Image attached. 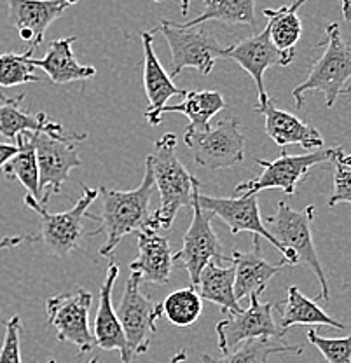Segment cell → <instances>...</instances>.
<instances>
[{
	"label": "cell",
	"mask_w": 351,
	"mask_h": 363,
	"mask_svg": "<svg viewBox=\"0 0 351 363\" xmlns=\"http://www.w3.org/2000/svg\"><path fill=\"white\" fill-rule=\"evenodd\" d=\"M33 145H35L37 166H39V185L43 192L40 204L46 206L49 198L62 191L63 184L69 180L72 169L82 164L75 143L82 142L86 133L82 135H49L32 133Z\"/></svg>",
	"instance_id": "cell-8"
},
{
	"label": "cell",
	"mask_w": 351,
	"mask_h": 363,
	"mask_svg": "<svg viewBox=\"0 0 351 363\" xmlns=\"http://www.w3.org/2000/svg\"><path fill=\"white\" fill-rule=\"evenodd\" d=\"M152 2H157V4H161V2H163V0H152Z\"/></svg>",
	"instance_id": "cell-42"
},
{
	"label": "cell",
	"mask_w": 351,
	"mask_h": 363,
	"mask_svg": "<svg viewBox=\"0 0 351 363\" xmlns=\"http://www.w3.org/2000/svg\"><path fill=\"white\" fill-rule=\"evenodd\" d=\"M334 164V192L328 199V206L350 203L351 204V154L345 152L342 147H338L335 156L332 159Z\"/></svg>",
	"instance_id": "cell-33"
},
{
	"label": "cell",
	"mask_w": 351,
	"mask_h": 363,
	"mask_svg": "<svg viewBox=\"0 0 351 363\" xmlns=\"http://www.w3.org/2000/svg\"><path fill=\"white\" fill-rule=\"evenodd\" d=\"M33 56V48L25 52H6L0 55V86L13 88V86L26 84V82H40L43 79L33 74V68L28 63Z\"/></svg>",
	"instance_id": "cell-32"
},
{
	"label": "cell",
	"mask_w": 351,
	"mask_h": 363,
	"mask_svg": "<svg viewBox=\"0 0 351 363\" xmlns=\"http://www.w3.org/2000/svg\"><path fill=\"white\" fill-rule=\"evenodd\" d=\"M119 276V267L114 260H111L107 274H105L104 283H101L100 295H98V311L94 316V342L104 351H119L121 363H131L133 360V351L128 344L126 335H124L123 325L116 315V309L112 306V289Z\"/></svg>",
	"instance_id": "cell-18"
},
{
	"label": "cell",
	"mask_w": 351,
	"mask_h": 363,
	"mask_svg": "<svg viewBox=\"0 0 351 363\" xmlns=\"http://www.w3.org/2000/svg\"><path fill=\"white\" fill-rule=\"evenodd\" d=\"M308 0H296L290 6L278 7V9H264V16L267 18V28H269L271 43L278 51L294 60L296 56V45L303 35V23H301L297 11L304 6Z\"/></svg>",
	"instance_id": "cell-26"
},
{
	"label": "cell",
	"mask_w": 351,
	"mask_h": 363,
	"mask_svg": "<svg viewBox=\"0 0 351 363\" xmlns=\"http://www.w3.org/2000/svg\"><path fill=\"white\" fill-rule=\"evenodd\" d=\"M98 362H100V358H98V357H94L93 360H91V362H88V363H98ZM48 363H56V360H49Z\"/></svg>",
	"instance_id": "cell-41"
},
{
	"label": "cell",
	"mask_w": 351,
	"mask_h": 363,
	"mask_svg": "<svg viewBox=\"0 0 351 363\" xmlns=\"http://www.w3.org/2000/svg\"><path fill=\"white\" fill-rule=\"evenodd\" d=\"M229 262L233 264L234 271H236L234 295H236L238 301L250 297L252 294L262 295L271 279L280 272L282 267H285L283 260L273 266V264L264 259L262 248H260V236H257V234H254L250 252L233 250Z\"/></svg>",
	"instance_id": "cell-19"
},
{
	"label": "cell",
	"mask_w": 351,
	"mask_h": 363,
	"mask_svg": "<svg viewBox=\"0 0 351 363\" xmlns=\"http://www.w3.org/2000/svg\"><path fill=\"white\" fill-rule=\"evenodd\" d=\"M255 112L264 113L266 133L277 145H301L308 150L323 145V136L316 128L303 123L294 113L277 108L271 100L264 105H255Z\"/></svg>",
	"instance_id": "cell-21"
},
{
	"label": "cell",
	"mask_w": 351,
	"mask_h": 363,
	"mask_svg": "<svg viewBox=\"0 0 351 363\" xmlns=\"http://www.w3.org/2000/svg\"><path fill=\"white\" fill-rule=\"evenodd\" d=\"M18 152V145H11V143H0V169L4 168L7 161Z\"/></svg>",
	"instance_id": "cell-37"
},
{
	"label": "cell",
	"mask_w": 351,
	"mask_h": 363,
	"mask_svg": "<svg viewBox=\"0 0 351 363\" xmlns=\"http://www.w3.org/2000/svg\"><path fill=\"white\" fill-rule=\"evenodd\" d=\"M201 187L199 180L192 187V220L189 225L187 233L184 234V245L177 253H173V260H179L186 267L189 279H191L192 289H198L199 276L208 262L224 264L229 262V257L222 252V245L211 227V218L213 215L208 211L201 210L196 199V191Z\"/></svg>",
	"instance_id": "cell-9"
},
{
	"label": "cell",
	"mask_w": 351,
	"mask_h": 363,
	"mask_svg": "<svg viewBox=\"0 0 351 363\" xmlns=\"http://www.w3.org/2000/svg\"><path fill=\"white\" fill-rule=\"evenodd\" d=\"M160 316H166L175 327H191L198 321L203 313L201 295L192 286L175 290L165 298L161 304H156Z\"/></svg>",
	"instance_id": "cell-31"
},
{
	"label": "cell",
	"mask_w": 351,
	"mask_h": 363,
	"mask_svg": "<svg viewBox=\"0 0 351 363\" xmlns=\"http://www.w3.org/2000/svg\"><path fill=\"white\" fill-rule=\"evenodd\" d=\"M274 308L280 311V328L285 334L294 325H316V327H330L335 330H345L341 321L328 316L315 301L308 298L297 286L286 290V298Z\"/></svg>",
	"instance_id": "cell-24"
},
{
	"label": "cell",
	"mask_w": 351,
	"mask_h": 363,
	"mask_svg": "<svg viewBox=\"0 0 351 363\" xmlns=\"http://www.w3.org/2000/svg\"><path fill=\"white\" fill-rule=\"evenodd\" d=\"M25 94L18 96H4L0 93V135L16 142V136L25 131L32 133L63 135V126L58 123H51L46 112L28 113L21 108Z\"/></svg>",
	"instance_id": "cell-23"
},
{
	"label": "cell",
	"mask_w": 351,
	"mask_h": 363,
	"mask_svg": "<svg viewBox=\"0 0 351 363\" xmlns=\"http://www.w3.org/2000/svg\"><path fill=\"white\" fill-rule=\"evenodd\" d=\"M77 40V37H65V39H56L49 44L44 58H33L30 56L28 63L32 67H39L46 72L52 84H70V82L86 81L94 77L96 68L89 65H81L75 60L72 44Z\"/></svg>",
	"instance_id": "cell-22"
},
{
	"label": "cell",
	"mask_w": 351,
	"mask_h": 363,
	"mask_svg": "<svg viewBox=\"0 0 351 363\" xmlns=\"http://www.w3.org/2000/svg\"><path fill=\"white\" fill-rule=\"evenodd\" d=\"M234 279H236L234 266L222 267V264L208 262L201 271L196 290L201 295L203 301L217 304L225 316L234 315L243 309L234 295Z\"/></svg>",
	"instance_id": "cell-25"
},
{
	"label": "cell",
	"mask_w": 351,
	"mask_h": 363,
	"mask_svg": "<svg viewBox=\"0 0 351 363\" xmlns=\"http://www.w3.org/2000/svg\"><path fill=\"white\" fill-rule=\"evenodd\" d=\"M186 360H187L186 350H180L179 353H175L172 358H169L168 363H186Z\"/></svg>",
	"instance_id": "cell-39"
},
{
	"label": "cell",
	"mask_w": 351,
	"mask_h": 363,
	"mask_svg": "<svg viewBox=\"0 0 351 363\" xmlns=\"http://www.w3.org/2000/svg\"><path fill=\"white\" fill-rule=\"evenodd\" d=\"M224 96L217 91H187L184 101L179 105H166V112H180L189 117V126L186 131H206L210 130L211 117L224 111Z\"/></svg>",
	"instance_id": "cell-28"
},
{
	"label": "cell",
	"mask_w": 351,
	"mask_h": 363,
	"mask_svg": "<svg viewBox=\"0 0 351 363\" xmlns=\"http://www.w3.org/2000/svg\"><path fill=\"white\" fill-rule=\"evenodd\" d=\"M156 30L163 33L172 51V77H179L184 68H196L201 75H208L222 58L224 48L203 25L163 21Z\"/></svg>",
	"instance_id": "cell-6"
},
{
	"label": "cell",
	"mask_w": 351,
	"mask_h": 363,
	"mask_svg": "<svg viewBox=\"0 0 351 363\" xmlns=\"http://www.w3.org/2000/svg\"><path fill=\"white\" fill-rule=\"evenodd\" d=\"M222 58L233 60V62H236L243 70H247L252 75L255 86H257V105H264L269 100V96L266 93V86H264V74H266L267 68L289 67L294 62L292 58H289V56L278 51L274 48V44L271 43L267 25L262 32L247 37L245 40L229 45V48H224Z\"/></svg>",
	"instance_id": "cell-15"
},
{
	"label": "cell",
	"mask_w": 351,
	"mask_h": 363,
	"mask_svg": "<svg viewBox=\"0 0 351 363\" xmlns=\"http://www.w3.org/2000/svg\"><path fill=\"white\" fill-rule=\"evenodd\" d=\"M335 149L318 150L313 154H301V156H289L285 150H282V156L274 161H262L257 159V164L262 168L259 177L252 180H245L234 187L236 194H259L266 189H280L285 196H294L297 191V185L301 180L306 179L309 169L322 162H332L335 156Z\"/></svg>",
	"instance_id": "cell-10"
},
{
	"label": "cell",
	"mask_w": 351,
	"mask_h": 363,
	"mask_svg": "<svg viewBox=\"0 0 351 363\" xmlns=\"http://www.w3.org/2000/svg\"><path fill=\"white\" fill-rule=\"evenodd\" d=\"M96 199V189L82 185V196L70 210L62 211V213H49L46 206H43L32 196H26V206L40 215V234L37 240L43 241L48 253L55 257H65L79 248L82 233H84L82 220L91 218V213L88 210Z\"/></svg>",
	"instance_id": "cell-5"
},
{
	"label": "cell",
	"mask_w": 351,
	"mask_h": 363,
	"mask_svg": "<svg viewBox=\"0 0 351 363\" xmlns=\"http://www.w3.org/2000/svg\"><path fill=\"white\" fill-rule=\"evenodd\" d=\"M255 2L257 0H203L205 9L194 20L184 23L186 26L203 25L206 21H218L224 25H247L250 28L257 26L255 18Z\"/></svg>",
	"instance_id": "cell-29"
},
{
	"label": "cell",
	"mask_w": 351,
	"mask_h": 363,
	"mask_svg": "<svg viewBox=\"0 0 351 363\" xmlns=\"http://www.w3.org/2000/svg\"><path fill=\"white\" fill-rule=\"evenodd\" d=\"M79 0H6L11 25L30 48L40 45L48 28Z\"/></svg>",
	"instance_id": "cell-16"
},
{
	"label": "cell",
	"mask_w": 351,
	"mask_h": 363,
	"mask_svg": "<svg viewBox=\"0 0 351 363\" xmlns=\"http://www.w3.org/2000/svg\"><path fill=\"white\" fill-rule=\"evenodd\" d=\"M152 168L154 182L160 191V208L149 215L143 229H169L180 208H191L192 187L198 182L177 156V135L165 133L154 143L152 154L145 159ZM142 229V230H143Z\"/></svg>",
	"instance_id": "cell-1"
},
{
	"label": "cell",
	"mask_w": 351,
	"mask_h": 363,
	"mask_svg": "<svg viewBox=\"0 0 351 363\" xmlns=\"http://www.w3.org/2000/svg\"><path fill=\"white\" fill-rule=\"evenodd\" d=\"M189 7H191V0H180V14L182 16H187Z\"/></svg>",
	"instance_id": "cell-40"
},
{
	"label": "cell",
	"mask_w": 351,
	"mask_h": 363,
	"mask_svg": "<svg viewBox=\"0 0 351 363\" xmlns=\"http://www.w3.org/2000/svg\"><path fill=\"white\" fill-rule=\"evenodd\" d=\"M301 354L303 347L290 346L277 339H252L241 342L238 350L229 351L222 358H211L210 354H203V363H266L274 354Z\"/></svg>",
	"instance_id": "cell-30"
},
{
	"label": "cell",
	"mask_w": 351,
	"mask_h": 363,
	"mask_svg": "<svg viewBox=\"0 0 351 363\" xmlns=\"http://www.w3.org/2000/svg\"><path fill=\"white\" fill-rule=\"evenodd\" d=\"M25 241H37V236H6L0 240V250L14 248Z\"/></svg>",
	"instance_id": "cell-36"
},
{
	"label": "cell",
	"mask_w": 351,
	"mask_h": 363,
	"mask_svg": "<svg viewBox=\"0 0 351 363\" xmlns=\"http://www.w3.org/2000/svg\"><path fill=\"white\" fill-rule=\"evenodd\" d=\"M260 295L252 294L250 306L241 309L240 313L228 315L222 321H218L215 332H217V344L222 354L229 353L245 340L252 339H277L283 335L280 325L273 320L274 304L271 302H260Z\"/></svg>",
	"instance_id": "cell-12"
},
{
	"label": "cell",
	"mask_w": 351,
	"mask_h": 363,
	"mask_svg": "<svg viewBox=\"0 0 351 363\" xmlns=\"http://www.w3.org/2000/svg\"><path fill=\"white\" fill-rule=\"evenodd\" d=\"M184 142L203 168H233L245 159V135L236 117H225L206 131H186Z\"/></svg>",
	"instance_id": "cell-7"
},
{
	"label": "cell",
	"mask_w": 351,
	"mask_h": 363,
	"mask_svg": "<svg viewBox=\"0 0 351 363\" xmlns=\"http://www.w3.org/2000/svg\"><path fill=\"white\" fill-rule=\"evenodd\" d=\"M196 199L201 210L208 211L213 217H218L224 224H228L233 236L240 233L257 234L260 238H266L282 253V245L262 224L257 194H241L240 198H213V196L203 194L201 187H198Z\"/></svg>",
	"instance_id": "cell-14"
},
{
	"label": "cell",
	"mask_w": 351,
	"mask_h": 363,
	"mask_svg": "<svg viewBox=\"0 0 351 363\" xmlns=\"http://www.w3.org/2000/svg\"><path fill=\"white\" fill-rule=\"evenodd\" d=\"M138 257L130 264V269L138 272L142 279L152 285L165 286L169 283L173 269V252L168 238L161 236L160 230H138Z\"/></svg>",
	"instance_id": "cell-20"
},
{
	"label": "cell",
	"mask_w": 351,
	"mask_h": 363,
	"mask_svg": "<svg viewBox=\"0 0 351 363\" xmlns=\"http://www.w3.org/2000/svg\"><path fill=\"white\" fill-rule=\"evenodd\" d=\"M93 295L84 289L72 294H60L48 298V325L56 328L60 342H70L77 347L79 354H86L96 346L89 332V306Z\"/></svg>",
	"instance_id": "cell-11"
},
{
	"label": "cell",
	"mask_w": 351,
	"mask_h": 363,
	"mask_svg": "<svg viewBox=\"0 0 351 363\" xmlns=\"http://www.w3.org/2000/svg\"><path fill=\"white\" fill-rule=\"evenodd\" d=\"M140 283L142 276L131 271L116 313L135 357L149 351L154 334H157L156 321L161 318L156 304L142 294Z\"/></svg>",
	"instance_id": "cell-13"
},
{
	"label": "cell",
	"mask_w": 351,
	"mask_h": 363,
	"mask_svg": "<svg viewBox=\"0 0 351 363\" xmlns=\"http://www.w3.org/2000/svg\"><path fill=\"white\" fill-rule=\"evenodd\" d=\"M140 39L143 45V86H145L147 100H149V105L145 108V121L149 123V126H160L166 101L175 94L184 96L187 91L173 84L172 75H168V72L157 60L152 44L154 30L142 32Z\"/></svg>",
	"instance_id": "cell-17"
},
{
	"label": "cell",
	"mask_w": 351,
	"mask_h": 363,
	"mask_svg": "<svg viewBox=\"0 0 351 363\" xmlns=\"http://www.w3.org/2000/svg\"><path fill=\"white\" fill-rule=\"evenodd\" d=\"M318 45H325V51L313 63L308 77L292 91L297 111L303 108L308 91H322L328 108L341 94L351 93V44L342 39L338 23H328L325 40Z\"/></svg>",
	"instance_id": "cell-4"
},
{
	"label": "cell",
	"mask_w": 351,
	"mask_h": 363,
	"mask_svg": "<svg viewBox=\"0 0 351 363\" xmlns=\"http://www.w3.org/2000/svg\"><path fill=\"white\" fill-rule=\"evenodd\" d=\"M308 340L325 357L328 363H351V335L342 339H328L309 328Z\"/></svg>",
	"instance_id": "cell-34"
},
{
	"label": "cell",
	"mask_w": 351,
	"mask_h": 363,
	"mask_svg": "<svg viewBox=\"0 0 351 363\" xmlns=\"http://www.w3.org/2000/svg\"><path fill=\"white\" fill-rule=\"evenodd\" d=\"M341 9H342V20L346 23H351V0H341Z\"/></svg>",
	"instance_id": "cell-38"
},
{
	"label": "cell",
	"mask_w": 351,
	"mask_h": 363,
	"mask_svg": "<svg viewBox=\"0 0 351 363\" xmlns=\"http://www.w3.org/2000/svg\"><path fill=\"white\" fill-rule=\"evenodd\" d=\"M156 182H154L152 168L145 161V175L142 184L133 191H111L101 187V215L96 222H100V229L89 233V236L105 234V241L98 253L101 257H112L117 245L124 236L142 230L149 218V204Z\"/></svg>",
	"instance_id": "cell-2"
},
{
	"label": "cell",
	"mask_w": 351,
	"mask_h": 363,
	"mask_svg": "<svg viewBox=\"0 0 351 363\" xmlns=\"http://www.w3.org/2000/svg\"><path fill=\"white\" fill-rule=\"evenodd\" d=\"M18 152L4 164V175L9 180H18L37 201H43V192L39 185V166H37L35 145L32 131H25L16 136Z\"/></svg>",
	"instance_id": "cell-27"
},
{
	"label": "cell",
	"mask_w": 351,
	"mask_h": 363,
	"mask_svg": "<svg viewBox=\"0 0 351 363\" xmlns=\"http://www.w3.org/2000/svg\"><path fill=\"white\" fill-rule=\"evenodd\" d=\"M6 327L2 347H0V363H21V321L20 316H11L2 320Z\"/></svg>",
	"instance_id": "cell-35"
},
{
	"label": "cell",
	"mask_w": 351,
	"mask_h": 363,
	"mask_svg": "<svg viewBox=\"0 0 351 363\" xmlns=\"http://www.w3.org/2000/svg\"><path fill=\"white\" fill-rule=\"evenodd\" d=\"M315 220V206L309 204L303 211L294 210L290 204L285 201L278 203L277 213L267 218V230L277 238L278 243L282 245V257L285 266H297V264H306L320 281L322 292L318 294L320 301H328L330 298V290H328L327 276L323 272L322 262L316 253L315 243H313L311 224Z\"/></svg>",
	"instance_id": "cell-3"
}]
</instances>
